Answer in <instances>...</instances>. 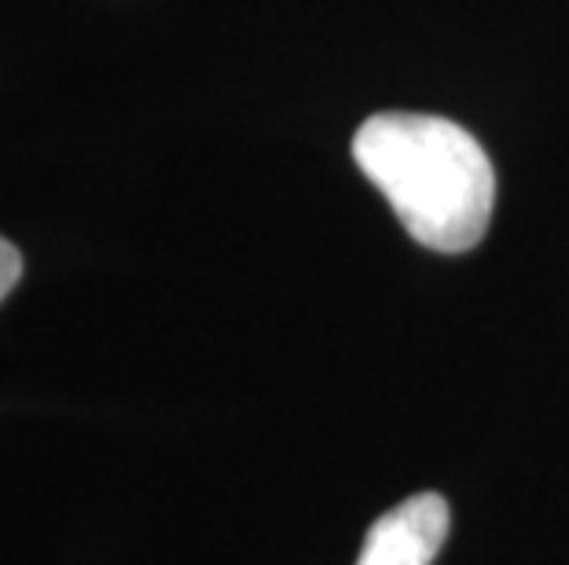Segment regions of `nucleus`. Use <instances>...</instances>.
I'll return each mask as SVG.
<instances>
[{"instance_id": "f257e3e1", "label": "nucleus", "mask_w": 569, "mask_h": 565, "mask_svg": "<svg viewBox=\"0 0 569 565\" xmlns=\"http://www.w3.org/2000/svg\"><path fill=\"white\" fill-rule=\"evenodd\" d=\"M353 159L419 246L463 254L486 239L496 173L463 125L433 114H375L357 129Z\"/></svg>"}, {"instance_id": "f03ea898", "label": "nucleus", "mask_w": 569, "mask_h": 565, "mask_svg": "<svg viewBox=\"0 0 569 565\" xmlns=\"http://www.w3.org/2000/svg\"><path fill=\"white\" fill-rule=\"evenodd\" d=\"M448 503L438 492H419L368 528L357 565H433L448 536Z\"/></svg>"}, {"instance_id": "7ed1b4c3", "label": "nucleus", "mask_w": 569, "mask_h": 565, "mask_svg": "<svg viewBox=\"0 0 569 565\" xmlns=\"http://www.w3.org/2000/svg\"><path fill=\"white\" fill-rule=\"evenodd\" d=\"M19 275H22V254L8 243V239H0V302L16 291Z\"/></svg>"}]
</instances>
